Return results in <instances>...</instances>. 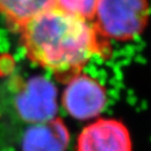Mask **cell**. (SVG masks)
Masks as SVG:
<instances>
[{"label": "cell", "mask_w": 151, "mask_h": 151, "mask_svg": "<svg viewBox=\"0 0 151 151\" xmlns=\"http://www.w3.org/2000/svg\"><path fill=\"white\" fill-rule=\"evenodd\" d=\"M76 151H132L130 132L112 118H97L78 135Z\"/></svg>", "instance_id": "5"}, {"label": "cell", "mask_w": 151, "mask_h": 151, "mask_svg": "<svg viewBox=\"0 0 151 151\" xmlns=\"http://www.w3.org/2000/svg\"><path fill=\"white\" fill-rule=\"evenodd\" d=\"M107 101L104 85L83 71L66 82L61 97V104L66 113L78 121L99 118Z\"/></svg>", "instance_id": "4"}, {"label": "cell", "mask_w": 151, "mask_h": 151, "mask_svg": "<svg viewBox=\"0 0 151 151\" xmlns=\"http://www.w3.org/2000/svg\"><path fill=\"white\" fill-rule=\"evenodd\" d=\"M17 84L13 100L16 114L21 122L29 126L57 118L58 93L48 79L33 77Z\"/></svg>", "instance_id": "3"}, {"label": "cell", "mask_w": 151, "mask_h": 151, "mask_svg": "<svg viewBox=\"0 0 151 151\" xmlns=\"http://www.w3.org/2000/svg\"><path fill=\"white\" fill-rule=\"evenodd\" d=\"M99 0H56L55 5L67 13L92 21L96 15Z\"/></svg>", "instance_id": "8"}, {"label": "cell", "mask_w": 151, "mask_h": 151, "mask_svg": "<svg viewBox=\"0 0 151 151\" xmlns=\"http://www.w3.org/2000/svg\"><path fill=\"white\" fill-rule=\"evenodd\" d=\"M56 0H0V15L18 29L26 21L55 5Z\"/></svg>", "instance_id": "7"}, {"label": "cell", "mask_w": 151, "mask_h": 151, "mask_svg": "<svg viewBox=\"0 0 151 151\" xmlns=\"http://www.w3.org/2000/svg\"><path fill=\"white\" fill-rule=\"evenodd\" d=\"M148 19V0H99L92 23L108 40L126 42L143 34Z\"/></svg>", "instance_id": "2"}, {"label": "cell", "mask_w": 151, "mask_h": 151, "mask_svg": "<svg viewBox=\"0 0 151 151\" xmlns=\"http://www.w3.org/2000/svg\"><path fill=\"white\" fill-rule=\"evenodd\" d=\"M69 143V132L60 119L33 124L22 137V151H65Z\"/></svg>", "instance_id": "6"}, {"label": "cell", "mask_w": 151, "mask_h": 151, "mask_svg": "<svg viewBox=\"0 0 151 151\" xmlns=\"http://www.w3.org/2000/svg\"><path fill=\"white\" fill-rule=\"evenodd\" d=\"M17 31L26 58L63 83L82 73L92 57L107 58L111 52L109 40L92 21L57 5L36 15Z\"/></svg>", "instance_id": "1"}]
</instances>
